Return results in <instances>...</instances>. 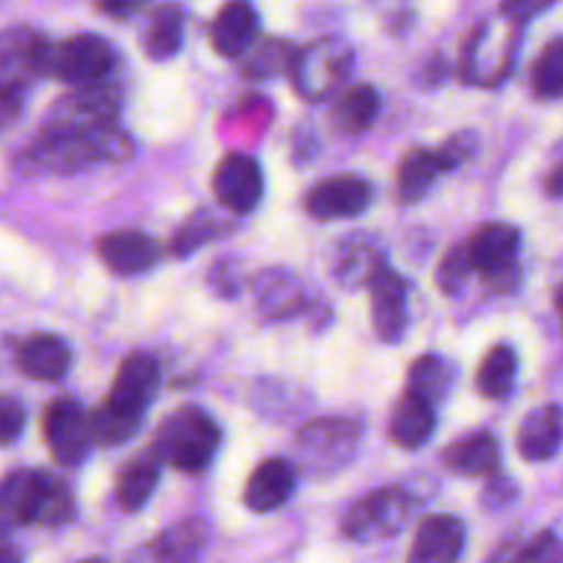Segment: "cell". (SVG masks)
<instances>
[{"label": "cell", "mask_w": 563, "mask_h": 563, "mask_svg": "<svg viewBox=\"0 0 563 563\" xmlns=\"http://www.w3.org/2000/svg\"><path fill=\"white\" fill-rule=\"evenodd\" d=\"M159 390V363L152 355H130L119 366L110 396L91 416L93 440L121 445L141 429L143 412Z\"/></svg>", "instance_id": "1"}, {"label": "cell", "mask_w": 563, "mask_h": 563, "mask_svg": "<svg viewBox=\"0 0 563 563\" xmlns=\"http://www.w3.org/2000/svg\"><path fill=\"white\" fill-rule=\"evenodd\" d=\"M71 517L75 498L53 473L22 467L0 478V533L20 526L58 528Z\"/></svg>", "instance_id": "2"}, {"label": "cell", "mask_w": 563, "mask_h": 563, "mask_svg": "<svg viewBox=\"0 0 563 563\" xmlns=\"http://www.w3.org/2000/svg\"><path fill=\"white\" fill-rule=\"evenodd\" d=\"M220 449V429L201 407H181L159 423L152 454L181 473L207 471Z\"/></svg>", "instance_id": "3"}, {"label": "cell", "mask_w": 563, "mask_h": 563, "mask_svg": "<svg viewBox=\"0 0 563 563\" xmlns=\"http://www.w3.org/2000/svg\"><path fill=\"white\" fill-rule=\"evenodd\" d=\"M132 141L119 130L93 132V135H38L25 148V163L36 170H55V174H69V170L88 168L93 163H108V159L130 157Z\"/></svg>", "instance_id": "4"}, {"label": "cell", "mask_w": 563, "mask_h": 563, "mask_svg": "<svg viewBox=\"0 0 563 563\" xmlns=\"http://www.w3.org/2000/svg\"><path fill=\"white\" fill-rule=\"evenodd\" d=\"M121 93L113 86H86L49 108L42 135H93L115 126Z\"/></svg>", "instance_id": "5"}, {"label": "cell", "mask_w": 563, "mask_h": 563, "mask_svg": "<svg viewBox=\"0 0 563 563\" xmlns=\"http://www.w3.org/2000/svg\"><path fill=\"white\" fill-rule=\"evenodd\" d=\"M53 44L27 25L0 33V97H22L33 80L49 75Z\"/></svg>", "instance_id": "6"}, {"label": "cell", "mask_w": 563, "mask_h": 563, "mask_svg": "<svg viewBox=\"0 0 563 563\" xmlns=\"http://www.w3.org/2000/svg\"><path fill=\"white\" fill-rule=\"evenodd\" d=\"M416 498L399 487H385L357 500L344 517V537L352 542H374L399 533L416 517Z\"/></svg>", "instance_id": "7"}, {"label": "cell", "mask_w": 563, "mask_h": 563, "mask_svg": "<svg viewBox=\"0 0 563 563\" xmlns=\"http://www.w3.org/2000/svg\"><path fill=\"white\" fill-rule=\"evenodd\" d=\"M473 152H476V137H473L471 132H460V135L449 137V141L438 148H412L399 168V185H396L399 201H421V198L432 190L434 181H438L440 176L465 163Z\"/></svg>", "instance_id": "8"}, {"label": "cell", "mask_w": 563, "mask_h": 563, "mask_svg": "<svg viewBox=\"0 0 563 563\" xmlns=\"http://www.w3.org/2000/svg\"><path fill=\"white\" fill-rule=\"evenodd\" d=\"M473 273H482L493 289H511L520 278V231L509 223H487L465 242Z\"/></svg>", "instance_id": "9"}, {"label": "cell", "mask_w": 563, "mask_h": 563, "mask_svg": "<svg viewBox=\"0 0 563 563\" xmlns=\"http://www.w3.org/2000/svg\"><path fill=\"white\" fill-rule=\"evenodd\" d=\"M352 71V53L346 44L341 42H313L311 47L300 49L295 55V64H291L289 75L295 82V91L302 99H319L330 97L335 88H341L346 82Z\"/></svg>", "instance_id": "10"}, {"label": "cell", "mask_w": 563, "mask_h": 563, "mask_svg": "<svg viewBox=\"0 0 563 563\" xmlns=\"http://www.w3.org/2000/svg\"><path fill=\"white\" fill-rule=\"evenodd\" d=\"M361 429L346 418H317L297 432V454L311 473H333L352 460Z\"/></svg>", "instance_id": "11"}, {"label": "cell", "mask_w": 563, "mask_h": 563, "mask_svg": "<svg viewBox=\"0 0 563 563\" xmlns=\"http://www.w3.org/2000/svg\"><path fill=\"white\" fill-rule=\"evenodd\" d=\"M115 64L113 44L97 33H77L53 44L49 53V75L69 86H99Z\"/></svg>", "instance_id": "12"}, {"label": "cell", "mask_w": 563, "mask_h": 563, "mask_svg": "<svg viewBox=\"0 0 563 563\" xmlns=\"http://www.w3.org/2000/svg\"><path fill=\"white\" fill-rule=\"evenodd\" d=\"M44 440L58 465L77 467L93 443L91 416L71 399L53 401L44 412Z\"/></svg>", "instance_id": "13"}, {"label": "cell", "mask_w": 563, "mask_h": 563, "mask_svg": "<svg viewBox=\"0 0 563 563\" xmlns=\"http://www.w3.org/2000/svg\"><path fill=\"white\" fill-rule=\"evenodd\" d=\"M372 198L374 190L366 179L339 174L311 187L306 196V209L317 220H344L366 212L372 207Z\"/></svg>", "instance_id": "14"}, {"label": "cell", "mask_w": 563, "mask_h": 563, "mask_svg": "<svg viewBox=\"0 0 563 563\" xmlns=\"http://www.w3.org/2000/svg\"><path fill=\"white\" fill-rule=\"evenodd\" d=\"M214 196L220 198L229 212L234 214H251L258 207L264 192L262 168L247 154H225L220 165L214 168Z\"/></svg>", "instance_id": "15"}, {"label": "cell", "mask_w": 563, "mask_h": 563, "mask_svg": "<svg viewBox=\"0 0 563 563\" xmlns=\"http://www.w3.org/2000/svg\"><path fill=\"white\" fill-rule=\"evenodd\" d=\"M368 295H372L374 330H377L379 339L394 344L407 330V295H410V286L399 273H394L385 264L368 284Z\"/></svg>", "instance_id": "16"}, {"label": "cell", "mask_w": 563, "mask_h": 563, "mask_svg": "<svg viewBox=\"0 0 563 563\" xmlns=\"http://www.w3.org/2000/svg\"><path fill=\"white\" fill-rule=\"evenodd\" d=\"M465 550V526L451 515H434L421 522L407 563H456Z\"/></svg>", "instance_id": "17"}, {"label": "cell", "mask_w": 563, "mask_h": 563, "mask_svg": "<svg viewBox=\"0 0 563 563\" xmlns=\"http://www.w3.org/2000/svg\"><path fill=\"white\" fill-rule=\"evenodd\" d=\"M99 258L115 275H141L159 262V245L143 231H113L99 240Z\"/></svg>", "instance_id": "18"}, {"label": "cell", "mask_w": 563, "mask_h": 563, "mask_svg": "<svg viewBox=\"0 0 563 563\" xmlns=\"http://www.w3.org/2000/svg\"><path fill=\"white\" fill-rule=\"evenodd\" d=\"M295 467L286 460H264L256 471L251 473L245 484V506L256 515H267V511L280 509L286 500L295 493Z\"/></svg>", "instance_id": "19"}, {"label": "cell", "mask_w": 563, "mask_h": 563, "mask_svg": "<svg viewBox=\"0 0 563 563\" xmlns=\"http://www.w3.org/2000/svg\"><path fill=\"white\" fill-rule=\"evenodd\" d=\"M203 539H207V531H203L201 522H179V526L165 528L159 537H154L143 548H137L126 563H196Z\"/></svg>", "instance_id": "20"}, {"label": "cell", "mask_w": 563, "mask_h": 563, "mask_svg": "<svg viewBox=\"0 0 563 563\" xmlns=\"http://www.w3.org/2000/svg\"><path fill=\"white\" fill-rule=\"evenodd\" d=\"M209 36H212L214 53H220L223 58H240L253 47L258 36L256 9L247 3H225L214 16Z\"/></svg>", "instance_id": "21"}, {"label": "cell", "mask_w": 563, "mask_h": 563, "mask_svg": "<svg viewBox=\"0 0 563 563\" xmlns=\"http://www.w3.org/2000/svg\"><path fill=\"white\" fill-rule=\"evenodd\" d=\"M563 443V410L559 405H544L528 412L517 432V449L528 462H544L559 454Z\"/></svg>", "instance_id": "22"}, {"label": "cell", "mask_w": 563, "mask_h": 563, "mask_svg": "<svg viewBox=\"0 0 563 563\" xmlns=\"http://www.w3.org/2000/svg\"><path fill=\"white\" fill-rule=\"evenodd\" d=\"M445 467L460 476L482 478L493 476L500 467V445L493 432H473L467 438L454 440L443 454Z\"/></svg>", "instance_id": "23"}, {"label": "cell", "mask_w": 563, "mask_h": 563, "mask_svg": "<svg viewBox=\"0 0 563 563\" xmlns=\"http://www.w3.org/2000/svg\"><path fill=\"white\" fill-rule=\"evenodd\" d=\"M434 423H438V418H434L432 401L407 390L396 405L394 418H390V440L399 449L416 451L429 443V438L434 434Z\"/></svg>", "instance_id": "24"}, {"label": "cell", "mask_w": 563, "mask_h": 563, "mask_svg": "<svg viewBox=\"0 0 563 563\" xmlns=\"http://www.w3.org/2000/svg\"><path fill=\"white\" fill-rule=\"evenodd\" d=\"M16 366L25 377L55 383L71 366V352L58 335H33L16 352Z\"/></svg>", "instance_id": "25"}, {"label": "cell", "mask_w": 563, "mask_h": 563, "mask_svg": "<svg viewBox=\"0 0 563 563\" xmlns=\"http://www.w3.org/2000/svg\"><path fill=\"white\" fill-rule=\"evenodd\" d=\"M159 482V460L154 454H137L121 467L115 478V498L124 511H141Z\"/></svg>", "instance_id": "26"}, {"label": "cell", "mask_w": 563, "mask_h": 563, "mask_svg": "<svg viewBox=\"0 0 563 563\" xmlns=\"http://www.w3.org/2000/svg\"><path fill=\"white\" fill-rule=\"evenodd\" d=\"M185 11L179 5H157L143 27V53L152 60H168L179 53Z\"/></svg>", "instance_id": "27"}, {"label": "cell", "mask_w": 563, "mask_h": 563, "mask_svg": "<svg viewBox=\"0 0 563 563\" xmlns=\"http://www.w3.org/2000/svg\"><path fill=\"white\" fill-rule=\"evenodd\" d=\"M256 297L262 311L273 319H289L306 306V295H302L300 284L289 273H278V269L264 273L258 278Z\"/></svg>", "instance_id": "28"}, {"label": "cell", "mask_w": 563, "mask_h": 563, "mask_svg": "<svg viewBox=\"0 0 563 563\" xmlns=\"http://www.w3.org/2000/svg\"><path fill=\"white\" fill-rule=\"evenodd\" d=\"M379 113V93L372 86H352L341 93V99L335 102L333 121L341 132H357L368 130V126L377 121Z\"/></svg>", "instance_id": "29"}, {"label": "cell", "mask_w": 563, "mask_h": 563, "mask_svg": "<svg viewBox=\"0 0 563 563\" xmlns=\"http://www.w3.org/2000/svg\"><path fill=\"white\" fill-rule=\"evenodd\" d=\"M456 379V368L440 355H423L410 366V394L423 396L427 401H440L451 394V385Z\"/></svg>", "instance_id": "30"}, {"label": "cell", "mask_w": 563, "mask_h": 563, "mask_svg": "<svg viewBox=\"0 0 563 563\" xmlns=\"http://www.w3.org/2000/svg\"><path fill=\"white\" fill-rule=\"evenodd\" d=\"M517 379V355L511 346L498 344L487 352L484 363L478 366V390L487 399H506L515 388Z\"/></svg>", "instance_id": "31"}, {"label": "cell", "mask_w": 563, "mask_h": 563, "mask_svg": "<svg viewBox=\"0 0 563 563\" xmlns=\"http://www.w3.org/2000/svg\"><path fill=\"white\" fill-rule=\"evenodd\" d=\"M245 55V66H242L245 77L267 80V77L280 75L284 69H291L297 49H291L289 42H280V38H264L262 44H253Z\"/></svg>", "instance_id": "32"}, {"label": "cell", "mask_w": 563, "mask_h": 563, "mask_svg": "<svg viewBox=\"0 0 563 563\" xmlns=\"http://www.w3.org/2000/svg\"><path fill=\"white\" fill-rule=\"evenodd\" d=\"M223 231H225V225L220 223L214 214L198 212L179 225V231H176L174 240H170V251H174L176 256L185 258V256H190V253H196L198 247H203V245H209L212 240H218Z\"/></svg>", "instance_id": "33"}, {"label": "cell", "mask_w": 563, "mask_h": 563, "mask_svg": "<svg viewBox=\"0 0 563 563\" xmlns=\"http://www.w3.org/2000/svg\"><path fill=\"white\" fill-rule=\"evenodd\" d=\"M533 91L542 99L563 97V38H553L533 64Z\"/></svg>", "instance_id": "34"}, {"label": "cell", "mask_w": 563, "mask_h": 563, "mask_svg": "<svg viewBox=\"0 0 563 563\" xmlns=\"http://www.w3.org/2000/svg\"><path fill=\"white\" fill-rule=\"evenodd\" d=\"M385 267L383 258L374 253V247L368 245H346L344 253L339 258V280L346 286H357V284H372L374 275Z\"/></svg>", "instance_id": "35"}, {"label": "cell", "mask_w": 563, "mask_h": 563, "mask_svg": "<svg viewBox=\"0 0 563 563\" xmlns=\"http://www.w3.org/2000/svg\"><path fill=\"white\" fill-rule=\"evenodd\" d=\"M471 262H467V251L465 245H456L451 247L449 256L443 258V264L438 267V286L445 291V295H454V291L462 289V284H465V278L471 275Z\"/></svg>", "instance_id": "36"}, {"label": "cell", "mask_w": 563, "mask_h": 563, "mask_svg": "<svg viewBox=\"0 0 563 563\" xmlns=\"http://www.w3.org/2000/svg\"><path fill=\"white\" fill-rule=\"evenodd\" d=\"M515 563H563V542L555 533H539Z\"/></svg>", "instance_id": "37"}, {"label": "cell", "mask_w": 563, "mask_h": 563, "mask_svg": "<svg viewBox=\"0 0 563 563\" xmlns=\"http://www.w3.org/2000/svg\"><path fill=\"white\" fill-rule=\"evenodd\" d=\"M25 429V407L14 396L0 394V443H11Z\"/></svg>", "instance_id": "38"}, {"label": "cell", "mask_w": 563, "mask_h": 563, "mask_svg": "<svg viewBox=\"0 0 563 563\" xmlns=\"http://www.w3.org/2000/svg\"><path fill=\"white\" fill-rule=\"evenodd\" d=\"M22 97H0V130L20 115Z\"/></svg>", "instance_id": "39"}, {"label": "cell", "mask_w": 563, "mask_h": 563, "mask_svg": "<svg viewBox=\"0 0 563 563\" xmlns=\"http://www.w3.org/2000/svg\"><path fill=\"white\" fill-rule=\"evenodd\" d=\"M544 187L553 198H563V157L550 168L548 179H544Z\"/></svg>", "instance_id": "40"}, {"label": "cell", "mask_w": 563, "mask_h": 563, "mask_svg": "<svg viewBox=\"0 0 563 563\" xmlns=\"http://www.w3.org/2000/svg\"><path fill=\"white\" fill-rule=\"evenodd\" d=\"M0 563H22V555L11 544H0Z\"/></svg>", "instance_id": "41"}, {"label": "cell", "mask_w": 563, "mask_h": 563, "mask_svg": "<svg viewBox=\"0 0 563 563\" xmlns=\"http://www.w3.org/2000/svg\"><path fill=\"white\" fill-rule=\"evenodd\" d=\"M555 308H559V319H561V330H563V286L559 289V295H555Z\"/></svg>", "instance_id": "42"}, {"label": "cell", "mask_w": 563, "mask_h": 563, "mask_svg": "<svg viewBox=\"0 0 563 563\" xmlns=\"http://www.w3.org/2000/svg\"><path fill=\"white\" fill-rule=\"evenodd\" d=\"M80 563H108L104 559H86V561H80Z\"/></svg>", "instance_id": "43"}]
</instances>
